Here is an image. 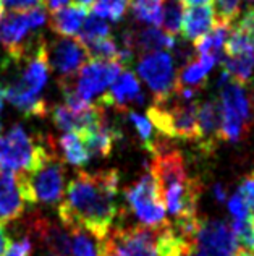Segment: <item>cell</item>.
Masks as SVG:
<instances>
[{
	"mask_svg": "<svg viewBox=\"0 0 254 256\" xmlns=\"http://www.w3.org/2000/svg\"><path fill=\"white\" fill-rule=\"evenodd\" d=\"M3 99H5V86L0 84V112L3 109Z\"/></svg>",
	"mask_w": 254,
	"mask_h": 256,
	"instance_id": "f6af8a7d",
	"label": "cell"
},
{
	"mask_svg": "<svg viewBox=\"0 0 254 256\" xmlns=\"http://www.w3.org/2000/svg\"><path fill=\"white\" fill-rule=\"evenodd\" d=\"M240 193L246 198L251 208H254V172H251L248 177L243 180L242 186H240Z\"/></svg>",
	"mask_w": 254,
	"mask_h": 256,
	"instance_id": "74e56055",
	"label": "cell"
},
{
	"mask_svg": "<svg viewBox=\"0 0 254 256\" xmlns=\"http://www.w3.org/2000/svg\"><path fill=\"white\" fill-rule=\"evenodd\" d=\"M8 244H10L8 234H6V230H5V226H3V224H0V256L3 254L5 248L8 246Z\"/></svg>",
	"mask_w": 254,
	"mask_h": 256,
	"instance_id": "60d3db41",
	"label": "cell"
},
{
	"mask_svg": "<svg viewBox=\"0 0 254 256\" xmlns=\"http://www.w3.org/2000/svg\"><path fill=\"white\" fill-rule=\"evenodd\" d=\"M110 31H112L110 24L107 23L104 18L92 13L91 16H88L84 20V23L81 26V32H79V36H78V41L83 46H86L89 42L97 41V39L110 36Z\"/></svg>",
	"mask_w": 254,
	"mask_h": 256,
	"instance_id": "83f0119b",
	"label": "cell"
},
{
	"mask_svg": "<svg viewBox=\"0 0 254 256\" xmlns=\"http://www.w3.org/2000/svg\"><path fill=\"white\" fill-rule=\"evenodd\" d=\"M41 256H57V254H52V253H49V252H44Z\"/></svg>",
	"mask_w": 254,
	"mask_h": 256,
	"instance_id": "7dc6e473",
	"label": "cell"
},
{
	"mask_svg": "<svg viewBox=\"0 0 254 256\" xmlns=\"http://www.w3.org/2000/svg\"><path fill=\"white\" fill-rule=\"evenodd\" d=\"M118 170L78 172L65 186L58 218L70 230H83L104 240L120 214Z\"/></svg>",
	"mask_w": 254,
	"mask_h": 256,
	"instance_id": "6da1fadb",
	"label": "cell"
},
{
	"mask_svg": "<svg viewBox=\"0 0 254 256\" xmlns=\"http://www.w3.org/2000/svg\"><path fill=\"white\" fill-rule=\"evenodd\" d=\"M130 0H94L92 8H94V15L101 18H109L110 22H120L126 10H128Z\"/></svg>",
	"mask_w": 254,
	"mask_h": 256,
	"instance_id": "f546056e",
	"label": "cell"
},
{
	"mask_svg": "<svg viewBox=\"0 0 254 256\" xmlns=\"http://www.w3.org/2000/svg\"><path fill=\"white\" fill-rule=\"evenodd\" d=\"M125 198L143 226L156 228L167 220L164 201L151 170H146L135 184L126 188Z\"/></svg>",
	"mask_w": 254,
	"mask_h": 256,
	"instance_id": "52a82bcc",
	"label": "cell"
},
{
	"mask_svg": "<svg viewBox=\"0 0 254 256\" xmlns=\"http://www.w3.org/2000/svg\"><path fill=\"white\" fill-rule=\"evenodd\" d=\"M196 250V242L183 237L172 222L165 220L156 227V254L157 256H191Z\"/></svg>",
	"mask_w": 254,
	"mask_h": 256,
	"instance_id": "ffe728a7",
	"label": "cell"
},
{
	"mask_svg": "<svg viewBox=\"0 0 254 256\" xmlns=\"http://www.w3.org/2000/svg\"><path fill=\"white\" fill-rule=\"evenodd\" d=\"M237 248V237L227 222L203 219L196 237V256H232Z\"/></svg>",
	"mask_w": 254,
	"mask_h": 256,
	"instance_id": "4fadbf2b",
	"label": "cell"
},
{
	"mask_svg": "<svg viewBox=\"0 0 254 256\" xmlns=\"http://www.w3.org/2000/svg\"><path fill=\"white\" fill-rule=\"evenodd\" d=\"M128 114V117H130V120L133 122V125H135V128H136V132H138V134H139V138H141V141H143V144L146 146V150H152V146L156 144V138H154V133H152V125H151V122L148 120V117H144V116H141V114H138V112H135V110H128L126 112Z\"/></svg>",
	"mask_w": 254,
	"mask_h": 256,
	"instance_id": "d6a6232c",
	"label": "cell"
},
{
	"mask_svg": "<svg viewBox=\"0 0 254 256\" xmlns=\"http://www.w3.org/2000/svg\"><path fill=\"white\" fill-rule=\"evenodd\" d=\"M88 57L92 60H107V62H118L120 49L117 41L112 36H107L102 39H97L94 42H89L84 46Z\"/></svg>",
	"mask_w": 254,
	"mask_h": 256,
	"instance_id": "4316f807",
	"label": "cell"
},
{
	"mask_svg": "<svg viewBox=\"0 0 254 256\" xmlns=\"http://www.w3.org/2000/svg\"><path fill=\"white\" fill-rule=\"evenodd\" d=\"M211 0H182V4L188 5V6H193V5H206L209 4Z\"/></svg>",
	"mask_w": 254,
	"mask_h": 256,
	"instance_id": "7bdbcfd3",
	"label": "cell"
},
{
	"mask_svg": "<svg viewBox=\"0 0 254 256\" xmlns=\"http://www.w3.org/2000/svg\"><path fill=\"white\" fill-rule=\"evenodd\" d=\"M36 31L31 30L28 16L24 12L3 10L0 15V42L5 47L6 54L15 62H21L37 46L31 41V34ZM41 41V39H39ZM37 41V42H39Z\"/></svg>",
	"mask_w": 254,
	"mask_h": 256,
	"instance_id": "30bf717a",
	"label": "cell"
},
{
	"mask_svg": "<svg viewBox=\"0 0 254 256\" xmlns=\"http://www.w3.org/2000/svg\"><path fill=\"white\" fill-rule=\"evenodd\" d=\"M26 211V201L18 185L16 174L0 170V224H10Z\"/></svg>",
	"mask_w": 254,
	"mask_h": 256,
	"instance_id": "e0dca14e",
	"label": "cell"
},
{
	"mask_svg": "<svg viewBox=\"0 0 254 256\" xmlns=\"http://www.w3.org/2000/svg\"><path fill=\"white\" fill-rule=\"evenodd\" d=\"M31 254H32V240L28 235H23V237L16 238L15 242H10L2 256H31Z\"/></svg>",
	"mask_w": 254,
	"mask_h": 256,
	"instance_id": "d590c367",
	"label": "cell"
},
{
	"mask_svg": "<svg viewBox=\"0 0 254 256\" xmlns=\"http://www.w3.org/2000/svg\"><path fill=\"white\" fill-rule=\"evenodd\" d=\"M107 240L117 256H157L156 228L146 226H120Z\"/></svg>",
	"mask_w": 254,
	"mask_h": 256,
	"instance_id": "7c38bea8",
	"label": "cell"
},
{
	"mask_svg": "<svg viewBox=\"0 0 254 256\" xmlns=\"http://www.w3.org/2000/svg\"><path fill=\"white\" fill-rule=\"evenodd\" d=\"M3 10H18V12H24L29 8H34V6L44 5L45 6V0H2Z\"/></svg>",
	"mask_w": 254,
	"mask_h": 256,
	"instance_id": "8d00e7d4",
	"label": "cell"
},
{
	"mask_svg": "<svg viewBox=\"0 0 254 256\" xmlns=\"http://www.w3.org/2000/svg\"><path fill=\"white\" fill-rule=\"evenodd\" d=\"M73 245H71V256H99L97 246L92 244L88 234L83 230H71Z\"/></svg>",
	"mask_w": 254,
	"mask_h": 256,
	"instance_id": "836d02e7",
	"label": "cell"
},
{
	"mask_svg": "<svg viewBox=\"0 0 254 256\" xmlns=\"http://www.w3.org/2000/svg\"><path fill=\"white\" fill-rule=\"evenodd\" d=\"M123 46L138 54L160 52L175 47V38L169 36L157 26H148L141 30H131L123 34Z\"/></svg>",
	"mask_w": 254,
	"mask_h": 256,
	"instance_id": "ac0fdd59",
	"label": "cell"
},
{
	"mask_svg": "<svg viewBox=\"0 0 254 256\" xmlns=\"http://www.w3.org/2000/svg\"><path fill=\"white\" fill-rule=\"evenodd\" d=\"M162 0H130L131 13L139 23L159 26Z\"/></svg>",
	"mask_w": 254,
	"mask_h": 256,
	"instance_id": "f1b7e54d",
	"label": "cell"
},
{
	"mask_svg": "<svg viewBox=\"0 0 254 256\" xmlns=\"http://www.w3.org/2000/svg\"><path fill=\"white\" fill-rule=\"evenodd\" d=\"M230 227L235 234L237 242H240L243 248L251 252L254 248V212H251L245 219H233Z\"/></svg>",
	"mask_w": 254,
	"mask_h": 256,
	"instance_id": "4dcf8cb0",
	"label": "cell"
},
{
	"mask_svg": "<svg viewBox=\"0 0 254 256\" xmlns=\"http://www.w3.org/2000/svg\"><path fill=\"white\" fill-rule=\"evenodd\" d=\"M182 18H183L182 0H162L159 26H162L164 32L175 38L180 32V28H182Z\"/></svg>",
	"mask_w": 254,
	"mask_h": 256,
	"instance_id": "484cf974",
	"label": "cell"
},
{
	"mask_svg": "<svg viewBox=\"0 0 254 256\" xmlns=\"http://www.w3.org/2000/svg\"><path fill=\"white\" fill-rule=\"evenodd\" d=\"M58 146L63 154V159L71 166L81 167L91 160L89 151L86 150L81 136L75 132H66L65 134H62L58 140Z\"/></svg>",
	"mask_w": 254,
	"mask_h": 256,
	"instance_id": "d4e9b609",
	"label": "cell"
},
{
	"mask_svg": "<svg viewBox=\"0 0 254 256\" xmlns=\"http://www.w3.org/2000/svg\"><path fill=\"white\" fill-rule=\"evenodd\" d=\"M86 16H88V6L71 2L63 8L50 13L49 26L57 34L63 38H71L81 30Z\"/></svg>",
	"mask_w": 254,
	"mask_h": 256,
	"instance_id": "603a6c76",
	"label": "cell"
},
{
	"mask_svg": "<svg viewBox=\"0 0 254 256\" xmlns=\"http://www.w3.org/2000/svg\"><path fill=\"white\" fill-rule=\"evenodd\" d=\"M23 60H26L23 72L11 84L5 86V99L24 116L44 117L49 114V107L41 98V92L47 84L50 72L44 39Z\"/></svg>",
	"mask_w": 254,
	"mask_h": 256,
	"instance_id": "7a4b0ae2",
	"label": "cell"
},
{
	"mask_svg": "<svg viewBox=\"0 0 254 256\" xmlns=\"http://www.w3.org/2000/svg\"><path fill=\"white\" fill-rule=\"evenodd\" d=\"M229 210L235 219H245L253 212V208L250 206V203L246 201L243 194L240 193V190L229 200Z\"/></svg>",
	"mask_w": 254,
	"mask_h": 256,
	"instance_id": "e575fe53",
	"label": "cell"
},
{
	"mask_svg": "<svg viewBox=\"0 0 254 256\" xmlns=\"http://www.w3.org/2000/svg\"><path fill=\"white\" fill-rule=\"evenodd\" d=\"M242 0H212V10L216 15V23L233 24L240 15Z\"/></svg>",
	"mask_w": 254,
	"mask_h": 256,
	"instance_id": "1f68e13d",
	"label": "cell"
},
{
	"mask_svg": "<svg viewBox=\"0 0 254 256\" xmlns=\"http://www.w3.org/2000/svg\"><path fill=\"white\" fill-rule=\"evenodd\" d=\"M97 250H99V256H117L115 252L112 250L107 237L104 240H97Z\"/></svg>",
	"mask_w": 254,
	"mask_h": 256,
	"instance_id": "f35d334b",
	"label": "cell"
},
{
	"mask_svg": "<svg viewBox=\"0 0 254 256\" xmlns=\"http://www.w3.org/2000/svg\"><path fill=\"white\" fill-rule=\"evenodd\" d=\"M123 70L118 62L89 58L76 75L70 78V83L79 98L91 102L96 96L101 98Z\"/></svg>",
	"mask_w": 254,
	"mask_h": 256,
	"instance_id": "9c48e42d",
	"label": "cell"
},
{
	"mask_svg": "<svg viewBox=\"0 0 254 256\" xmlns=\"http://www.w3.org/2000/svg\"><path fill=\"white\" fill-rule=\"evenodd\" d=\"M144 94L141 92L139 80L133 72L125 70L117 76V80L110 84L101 98L99 104L104 109H117L120 112L133 110L131 107L143 106Z\"/></svg>",
	"mask_w": 254,
	"mask_h": 256,
	"instance_id": "9a60e30c",
	"label": "cell"
},
{
	"mask_svg": "<svg viewBox=\"0 0 254 256\" xmlns=\"http://www.w3.org/2000/svg\"><path fill=\"white\" fill-rule=\"evenodd\" d=\"M233 26L225 23H216L214 28L195 41V50L198 57H211L216 58L217 62L224 57V46L227 38H229Z\"/></svg>",
	"mask_w": 254,
	"mask_h": 256,
	"instance_id": "cb8c5ba5",
	"label": "cell"
},
{
	"mask_svg": "<svg viewBox=\"0 0 254 256\" xmlns=\"http://www.w3.org/2000/svg\"><path fill=\"white\" fill-rule=\"evenodd\" d=\"M26 232L31 240L36 238L45 252L57 256H71V240L68 232L49 218H44L37 212L31 216L26 220Z\"/></svg>",
	"mask_w": 254,
	"mask_h": 256,
	"instance_id": "5bb4252c",
	"label": "cell"
},
{
	"mask_svg": "<svg viewBox=\"0 0 254 256\" xmlns=\"http://www.w3.org/2000/svg\"><path fill=\"white\" fill-rule=\"evenodd\" d=\"M49 70L57 73L60 80H70L88 62V52L78 38H57L50 44L45 42Z\"/></svg>",
	"mask_w": 254,
	"mask_h": 256,
	"instance_id": "8fae6325",
	"label": "cell"
},
{
	"mask_svg": "<svg viewBox=\"0 0 254 256\" xmlns=\"http://www.w3.org/2000/svg\"><path fill=\"white\" fill-rule=\"evenodd\" d=\"M138 75L154 92V100H162L177 92V73L169 52L144 54L138 62Z\"/></svg>",
	"mask_w": 254,
	"mask_h": 256,
	"instance_id": "ba28073f",
	"label": "cell"
},
{
	"mask_svg": "<svg viewBox=\"0 0 254 256\" xmlns=\"http://www.w3.org/2000/svg\"><path fill=\"white\" fill-rule=\"evenodd\" d=\"M220 109H222V125H220V140L240 141L250 132L253 122V107L250 94L245 86L230 82L220 92Z\"/></svg>",
	"mask_w": 254,
	"mask_h": 256,
	"instance_id": "8992f818",
	"label": "cell"
},
{
	"mask_svg": "<svg viewBox=\"0 0 254 256\" xmlns=\"http://www.w3.org/2000/svg\"><path fill=\"white\" fill-rule=\"evenodd\" d=\"M0 133H2V125H0Z\"/></svg>",
	"mask_w": 254,
	"mask_h": 256,
	"instance_id": "681fc988",
	"label": "cell"
},
{
	"mask_svg": "<svg viewBox=\"0 0 254 256\" xmlns=\"http://www.w3.org/2000/svg\"><path fill=\"white\" fill-rule=\"evenodd\" d=\"M76 4H81V5H84V6H92V4H94V0H75Z\"/></svg>",
	"mask_w": 254,
	"mask_h": 256,
	"instance_id": "bcb514c9",
	"label": "cell"
},
{
	"mask_svg": "<svg viewBox=\"0 0 254 256\" xmlns=\"http://www.w3.org/2000/svg\"><path fill=\"white\" fill-rule=\"evenodd\" d=\"M198 104L196 100L178 98L175 92L167 99L154 100L148 109V120L160 136L199 141L201 130L198 124Z\"/></svg>",
	"mask_w": 254,
	"mask_h": 256,
	"instance_id": "277c9868",
	"label": "cell"
},
{
	"mask_svg": "<svg viewBox=\"0 0 254 256\" xmlns=\"http://www.w3.org/2000/svg\"><path fill=\"white\" fill-rule=\"evenodd\" d=\"M214 24H216V15H214L211 4L193 5L183 12L180 30H182L185 39L195 42L196 39L207 34L214 28Z\"/></svg>",
	"mask_w": 254,
	"mask_h": 256,
	"instance_id": "7402d4cb",
	"label": "cell"
},
{
	"mask_svg": "<svg viewBox=\"0 0 254 256\" xmlns=\"http://www.w3.org/2000/svg\"><path fill=\"white\" fill-rule=\"evenodd\" d=\"M232 256H253V254H251V252H250V250H246V248L238 246L237 250H235V253H233Z\"/></svg>",
	"mask_w": 254,
	"mask_h": 256,
	"instance_id": "ee69618b",
	"label": "cell"
},
{
	"mask_svg": "<svg viewBox=\"0 0 254 256\" xmlns=\"http://www.w3.org/2000/svg\"><path fill=\"white\" fill-rule=\"evenodd\" d=\"M198 124L201 130V148L212 151L220 140V125H222V109L219 99L204 100L198 104Z\"/></svg>",
	"mask_w": 254,
	"mask_h": 256,
	"instance_id": "d6986e66",
	"label": "cell"
},
{
	"mask_svg": "<svg viewBox=\"0 0 254 256\" xmlns=\"http://www.w3.org/2000/svg\"><path fill=\"white\" fill-rule=\"evenodd\" d=\"M68 4H70V0H45V8L52 13L55 10L63 8V6H66Z\"/></svg>",
	"mask_w": 254,
	"mask_h": 256,
	"instance_id": "ab89813d",
	"label": "cell"
},
{
	"mask_svg": "<svg viewBox=\"0 0 254 256\" xmlns=\"http://www.w3.org/2000/svg\"><path fill=\"white\" fill-rule=\"evenodd\" d=\"M214 196H216V200L219 201V203H225V201H227V193L220 185L214 186Z\"/></svg>",
	"mask_w": 254,
	"mask_h": 256,
	"instance_id": "b9f144b4",
	"label": "cell"
},
{
	"mask_svg": "<svg viewBox=\"0 0 254 256\" xmlns=\"http://www.w3.org/2000/svg\"><path fill=\"white\" fill-rule=\"evenodd\" d=\"M78 134L81 136L86 150L91 154V158L110 156L113 144H115V141L120 138L118 130L107 122V117H104L97 125L91 126L89 130H84Z\"/></svg>",
	"mask_w": 254,
	"mask_h": 256,
	"instance_id": "44dd1931",
	"label": "cell"
},
{
	"mask_svg": "<svg viewBox=\"0 0 254 256\" xmlns=\"http://www.w3.org/2000/svg\"><path fill=\"white\" fill-rule=\"evenodd\" d=\"M251 254H253V256H254V248H253V250H251Z\"/></svg>",
	"mask_w": 254,
	"mask_h": 256,
	"instance_id": "c3c4849f",
	"label": "cell"
},
{
	"mask_svg": "<svg viewBox=\"0 0 254 256\" xmlns=\"http://www.w3.org/2000/svg\"><path fill=\"white\" fill-rule=\"evenodd\" d=\"M217 64L211 57H193L183 65L182 72L177 76V96L185 100H193L201 88L207 83L209 72Z\"/></svg>",
	"mask_w": 254,
	"mask_h": 256,
	"instance_id": "2e32d148",
	"label": "cell"
},
{
	"mask_svg": "<svg viewBox=\"0 0 254 256\" xmlns=\"http://www.w3.org/2000/svg\"><path fill=\"white\" fill-rule=\"evenodd\" d=\"M52 138L29 136L21 125H13L0 136V170L23 174L31 170L47 151Z\"/></svg>",
	"mask_w": 254,
	"mask_h": 256,
	"instance_id": "5b68a950",
	"label": "cell"
},
{
	"mask_svg": "<svg viewBox=\"0 0 254 256\" xmlns=\"http://www.w3.org/2000/svg\"><path fill=\"white\" fill-rule=\"evenodd\" d=\"M18 185L26 203L55 204L65 192V164L50 141L47 151L31 170L16 174Z\"/></svg>",
	"mask_w": 254,
	"mask_h": 256,
	"instance_id": "3957f363",
	"label": "cell"
}]
</instances>
